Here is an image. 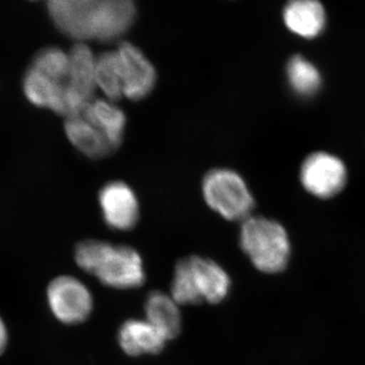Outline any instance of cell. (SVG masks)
Listing matches in <instances>:
<instances>
[{"label": "cell", "mask_w": 365, "mask_h": 365, "mask_svg": "<svg viewBox=\"0 0 365 365\" xmlns=\"http://www.w3.org/2000/svg\"><path fill=\"white\" fill-rule=\"evenodd\" d=\"M47 11L60 32L78 43L119 39L130 30L137 14L130 0H51Z\"/></svg>", "instance_id": "obj_1"}, {"label": "cell", "mask_w": 365, "mask_h": 365, "mask_svg": "<svg viewBox=\"0 0 365 365\" xmlns=\"http://www.w3.org/2000/svg\"><path fill=\"white\" fill-rule=\"evenodd\" d=\"M76 264L102 284L116 289H133L145 281L143 259L131 247L88 240L76 248Z\"/></svg>", "instance_id": "obj_2"}, {"label": "cell", "mask_w": 365, "mask_h": 365, "mask_svg": "<svg viewBox=\"0 0 365 365\" xmlns=\"http://www.w3.org/2000/svg\"><path fill=\"white\" fill-rule=\"evenodd\" d=\"M230 281L227 271L211 259L190 256L178 262L170 297L178 304H217L227 299Z\"/></svg>", "instance_id": "obj_3"}, {"label": "cell", "mask_w": 365, "mask_h": 365, "mask_svg": "<svg viewBox=\"0 0 365 365\" xmlns=\"http://www.w3.org/2000/svg\"><path fill=\"white\" fill-rule=\"evenodd\" d=\"M240 246L254 267L265 274H278L287 268L292 242L287 230L276 220L250 216L242 222Z\"/></svg>", "instance_id": "obj_4"}, {"label": "cell", "mask_w": 365, "mask_h": 365, "mask_svg": "<svg viewBox=\"0 0 365 365\" xmlns=\"http://www.w3.org/2000/svg\"><path fill=\"white\" fill-rule=\"evenodd\" d=\"M202 193L209 207L230 222H244L255 208L248 185L235 170H209L202 181Z\"/></svg>", "instance_id": "obj_5"}, {"label": "cell", "mask_w": 365, "mask_h": 365, "mask_svg": "<svg viewBox=\"0 0 365 365\" xmlns=\"http://www.w3.org/2000/svg\"><path fill=\"white\" fill-rule=\"evenodd\" d=\"M69 54V71L66 81L69 117L78 116L93 100L97 90L96 63L97 56L85 43H76Z\"/></svg>", "instance_id": "obj_6"}, {"label": "cell", "mask_w": 365, "mask_h": 365, "mask_svg": "<svg viewBox=\"0 0 365 365\" xmlns=\"http://www.w3.org/2000/svg\"><path fill=\"white\" fill-rule=\"evenodd\" d=\"M47 297L53 314L68 325L83 323L93 311L90 290L72 276L55 278L48 287Z\"/></svg>", "instance_id": "obj_7"}, {"label": "cell", "mask_w": 365, "mask_h": 365, "mask_svg": "<svg viewBox=\"0 0 365 365\" xmlns=\"http://www.w3.org/2000/svg\"><path fill=\"white\" fill-rule=\"evenodd\" d=\"M300 180L312 195L329 199L338 195L347 182V170L339 158L330 153H312L300 169Z\"/></svg>", "instance_id": "obj_8"}, {"label": "cell", "mask_w": 365, "mask_h": 365, "mask_svg": "<svg viewBox=\"0 0 365 365\" xmlns=\"http://www.w3.org/2000/svg\"><path fill=\"white\" fill-rule=\"evenodd\" d=\"M119 55L123 81V95L131 101L148 97L157 83V71L137 46L121 43L116 50Z\"/></svg>", "instance_id": "obj_9"}, {"label": "cell", "mask_w": 365, "mask_h": 365, "mask_svg": "<svg viewBox=\"0 0 365 365\" xmlns=\"http://www.w3.org/2000/svg\"><path fill=\"white\" fill-rule=\"evenodd\" d=\"M98 204L108 227L130 230L139 220V202L130 186L121 181L106 184L98 193Z\"/></svg>", "instance_id": "obj_10"}, {"label": "cell", "mask_w": 365, "mask_h": 365, "mask_svg": "<svg viewBox=\"0 0 365 365\" xmlns=\"http://www.w3.org/2000/svg\"><path fill=\"white\" fill-rule=\"evenodd\" d=\"M120 347L129 356L158 354L165 348L167 338L146 319H131L120 327Z\"/></svg>", "instance_id": "obj_11"}, {"label": "cell", "mask_w": 365, "mask_h": 365, "mask_svg": "<svg viewBox=\"0 0 365 365\" xmlns=\"http://www.w3.org/2000/svg\"><path fill=\"white\" fill-rule=\"evenodd\" d=\"M24 93L36 107L67 117L66 83L53 81L31 67L24 78Z\"/></svg>", "instance_id": "obj_12"}, {"label": "cell", "mask_w": 365, "mask_h": 365, "mask_svg": "<svg viewBox=\"0 0 365 365\" xmlns=\"http://www.w3.org/2000/svg\"><path fill=\"white\" fill-rule=\"evenodd\" d=\"M81 115L104 134L114 150L121 145L126 116L114 103L107 98H93L86 106Z\"/></svg>", "instance_id": "obj_13"}, {"label": "cell", "mask_w": 365, "mask_h": 365, "mask_svg": "<svg viewBox=\"0 0 365 365\" xmlns=\"http://www.w3.org/2000/svg\"><path fill=\"white\" fill-rule=\"evenodd\" d=\"M283 20L292 33L300 37L314 38L325 28V9L314 0H295L283 9Z\"/></svg>", "instance_id": "obj_14"}, {"label": "cell", "mask_w": 365, "mask_h": 365, "mask_svg": "<svg viewBox=\"0 0 365 365\" xmlns=\"http://www.w3.org/2000/svg\"><path fill=\"white\" fill-rule=\"evenodd\" d=\"M64 129L72 145L88 158H105L115 150L104 134L83 115L66 118Z\"/></svg>", "instance_id": "obj_15"}, {"label": "cell", "mask_w": 365, "mask_h": 365, "mask_svg": "<svg viewBox=\"0 0 365 365\" xmlns=\"http://www.w3.org/2000/svg\"><path fill=\"white\" fill-rule=\"evenodd\" d=\"M146 321L155 327L168 341L174 339L181 332L182 317L179 304L170 295L153 292L146 299Z\"/></svg>", "instance_id": "obj_16"}, {"label": "cell", "mask_w": 365, "mask_h": 365, "mask_svg": "<svg viewBox=\"0 0 365 365\" xmlns=\"http://www.w3.org/2000/svg\"><path fill=\"white\" fill-rule=\"evenodd\" d=\"M96 83L97 88L111 102L124 97L121 63L117 51L104 52L97 56Z\"/></svg>", "instance_id": "obj_17"}, {"label": "cell", "mask_w": 365, "mask_h": 365, "mask_svg": "<svg viewBox=\"0 0 365 365\" xmlns=\"http://www.w3.org/2000/svg\"><path fill=\"white\" fill-rule=\"evenodd\" d=\"M288 83L302 97H311L319 90L322 78L317 67L300 55H295L287 66Z\"/></svg>", "instance_id": "obj_18"}, {"label": "cell", "mask_w": 365, "mask_h": 365, "mask_svg": "<svg viewBox=\"0 0 365 365\" xmlns=\"http://www.w3.org/2000/svg\"><path fill=\"white\" fill-rule=\"evenodd\" d=\"M32 68L53 81L66 83L69 71V54L60 48H45L36 55Z\"/></svg>", "instance_id": "obj_19"}, {"label": "cell", "mask_w": 365, "mask_h": 365, "mask_svg": "<svg viewBox=\"0 0 365 365\" xmlns=\"http://www.w3.org/2000/svg\"><path fill=\"white\" fill-rule=\"evenodd\" d=\"M7 343V332L4 322L0 319V354L4 351Z\"/></svg>", "instance_id": "obj_20"}]
</instances>
